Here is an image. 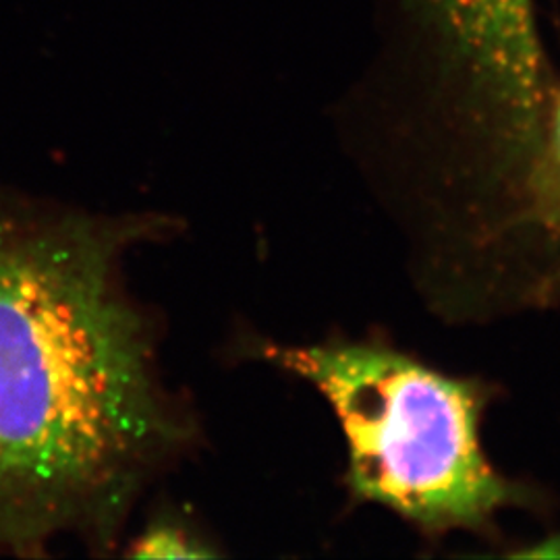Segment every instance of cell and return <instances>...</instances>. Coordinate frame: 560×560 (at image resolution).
Here are the masks:
<instances>
[{"label":"cell","mask_w":560,"mask_h":560,"mask_svg":"<svg viewBox=\"0 0 560 560\" xmlns=\"http://www.w3.org/2000/svg\"><path fill=\"white\" fill-rule=\"evenodd\" d=\"M179 217L104 212L0 183V555L106 557L143 497L203 442L129 279Z\"/></svg>","instance_id":"obj_1"},{"label":"cell","mask_w":560,"mask_h":560,"mask_svg":"<svg viewBox=\"0 0 560 560\" xmlns=\"http://www.w3.org/2000/svg\"><path fill=\"white\" fill-rule=\"evenodd\" d=\"M260 360L310 382L339 418L349 465L345 486L425 534L486 532L506 506L527 502L525 488L483 455L480 421L488 390L442 374L390 345L326 340L243 342Z\"/></svg>","instance_id":"obj_2"},{"label":"cell","mask_w":560,"mask_h":560,"mask_svg":"<svg viewBox=\"0 0 560 560\" xmlns=\"http://www.w3.org/2000/svg\"><path fill=\"white\" fill-rule=\"evenodd\" d=\"M430 2L476 96L490 108L515 166L540 138L552 98L534 0Z\"/></svg>","instance_id":"obj_3"},{"label":"cell","mask_w":560,"mask_h":560,"mask_svg":"<svg viewBox=\"0 0 560 560\" xmlns=\"http://www.w3.org/2000/svg\"><path fill=\"white\" fill-rule=\"evenodd\" d=\"M509 179L520 203V217L536 229L552 258V282L560 287V94L550 98L540 138L513 168Z\"/></svg>","instance_id":"obj_4"},{"label":"cell","mask_w":560,"mask_h":560,"mask_svg":"<svg viewBox=\"0 0 560 560\" xmlns=\"http://www.w3.org/2000/svg\"><path fill=\"white\" fill-rule=\"evenodd\" d=\"M125 557L131 559H212L221 550L206 540L198 529L175 515L154 517L127 541Z\"/></svg>","instance_id":"obj_5"}]
</instances>
